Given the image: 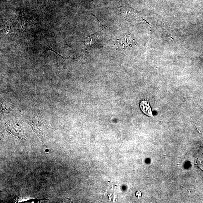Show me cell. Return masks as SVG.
Masks as SVG:
<instances>
[{
	"instance_id": "obj_1",
	"label": "cell",
	"mask_w": 203,
	"mask_h": 203,
	"mask_svg": "<svg viewBox=\"0 0 203 203\" xmlns=\"http://www.w3.org/2000/svg\"><path fill=\"white\" fill-rule=\"evenodd\" d=\"M29 124L33 131L44 143V132L47 128V125L43 119L41 115L38 114L33 116Z\"/></svg>"
},
{
	"instance_id": "obj_2",
	"label": "cell",
	"mask_w": 203,
	"mask_h": 203,
	"mask_svg": "<svg viewBox=\"0 0 203 203\" xmlns=\"http://www.w3.org/2000/svg\"><path fill=\"white\" fill-rule=\"evenodd\" d=\"M6 130L10 133L11 135L17 137L20 139H23L24 136V133L21 127L17 122L6 125Z\"/></svg>"
},
{
	"instance_id": "obj_3",
	"label": "cell",
	"mask_w": 203,
	"mask_h": 203,
	"mask_svg": "<svg viewBox=\"0 0 203 203\" xmlns=\"http://www.w3.org/2000/svg\"><path fill=\"white\" fill-rule=\"evenodd\" d=\"M134 40L128 34L122 36L117 40V47L120 49H125L131 47L134 45Z\"/></svg>"
},
{
	"instance_id": "obj_4",
	"label": "cell",
	"mask_w": 203,
	"mask_h": 203,
	"mask_svg": "<svg viewBox=\"0 0 203 203\" xmlns=\"http://www.w3.org/2000/svg\"><path fill=\"white\" fill-rule=\"evenodd\" d=\"M140 108L142 112L147 116L154 117L150 105L149 98L145 99L142 100L140 103Z\"/></svg>"
},
{
	"instance_id": "obj_5",
	"label": "cell",
	"mask_w": 203,
	"mask_h": 203,
	"mask_svg": "<svg viewBox=\"0 0 203 203\" xmlns=\"http://www.w3.org/2000/svg\"><path fill=\"white\" fill-rule=\"evenodd\" d=\"M1 110L2 112H5V113H8V112L12 111L11 108L6 102V101L3 100L2 98H1Z\"/></svg>"
},
{
	"instance_id": "obj_6",
	"label": "cell",
	"mask_w": 203,
	"mask_h": 203,
	"mask_svg": "<svg viewBox=\"0 0 203 203\" xmlns=\"http://www.w3.org/2000/svg\"><path fill=\"white\" fill-rule=\"evenodd\" d=\"M97 39L96 33L89 36L85 40V44L86 45H90L93 44L95 41H96Z\"/></svg>"
},
{
	"instance_id": "obj_7",
	"label": "cell",
	"mask_w": 203,
	"mask_h": 203,
	"mask_svg": "<svg viewBox=\"0 0 203 203\" xmlns=\"http://www.w3.org/2000/svg\"><path fill=\"white\" fill-rule=\"evenodd\" d=\"M136 195L137 196H141V193L140 192V191H138V192L137 193H136Z\"/></svg>"
}]
</instances>
